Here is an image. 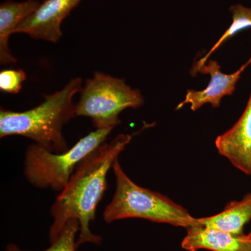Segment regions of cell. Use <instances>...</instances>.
Here are the masks:
<instances>
[{"label":"cell","instance_id":"obj_9","mask_svg":"<svg viewBox=\"0 0 251 251\" xmlns=\"http://www.w3.org/2000/svg\"><path fill=\"white\" fill-rule=\"evenodd\" d=\"M181 248L187 251H250L251 234H233L199 225L186 229Z\"/></svg>","mask_w":251,"mask_h":251},{"label":"cell","instance_id":"obj_10","mask_svg":"<svg viewBox=\"0 0 251 251\" xmlns=\"http://www.w3.org/2000/svg\"><path fill=\"white\" fill-rule=\"evenodd\" d=\"M40 3L36 0L21 2L5 1L0 5V62L9 64L16 62L9 47V39L16 28L37 9Z\"/></svg>","mask_w":251,"mask_h":251},{"label":"cell","instance_id":"obj_8","mask_svg":"<svg viewBox=\"0 0 251 251\" xmlns=\"http://www.w3.org/2000/svg\"><path fill=\"white\" fill-rule=\"evenodd\" d=\"M215 144L220 154L244 174L251 175V94L242 117Z\"/></svg>","mask_w":251,"mask_h":251},{"label":"cell","instance_id":"obj_5","mask_svg":"<svg viewBox=\"0 0 251 251\" xmlns=\"http://www.w3.org/2000/svg\"><path fill=\"white\" fill-rule=\"evenodd\" d=\"M144 103L141 93L122 79L97 72L86 80L75 104V117H89L96 129L120 125L119 115L126 108H138Z\"/></svg>","mask_w":251,"mask_h":251},{"label":"cell","instance_id":"obj_13","mask_svg":"<svg viewBox=\"0 0 251 251\" xmlns=\"http://www.w3.org/2000/svg\"><path fill=\"white\" fill-rule=\"evenodd\" d=\"M79 229L80 225L77 220H69L55 240L51 242L50 247L44 251H75L77 248L75 236ZM6 251H23L15 244H11L6 247Z\"/></svg>","mask_w":251,"mask_h":251},{"label":"cell","instance_id":"obj_4","mask_svg":"<svg viewBox=\"0 0 251 251\" xmlns=\"http://www.w3.org/2000/svg\"><path fill=\"white\" fill-rule=\"evenodd\" d=\"M112 130L104 128L90 132L62 153L52 152L36 144L29 145L26 150L24 163V174L27 181L36 188H50L61 192L77 166L105 143Z\"/></svg>","mask_w":251,"mask_h":251},{"label":"cell","instance_id":"obj_11","mask_svg":"<svg viewBox=\"0 0 251 251\" xmlns=\"http://www.w3.org/2000/svg\"><path fill=\"white\" fill-rule=\"evenodd\" d=\"M251 219V193L241 201H232L216 215L199 218L198 223L204 227L220 229L233 234H244V227Z\"/></svg>","mask_w":251,"mask_h":251},{"label":"cell","instance_id":"obj_7","mask_svg":"<svg viewBox=\"0 0 251 251\" xmlns=\"http://www.w3.org/2000/svg\"><path fill=\"white\" fill-rule=\"evenodd\" d=\"M251 64V57L234 74H225L221 72V66L217 62L209 60L198 70V73L210 75L209 85L204 90H188L184 100L177 105L176 110L187 103H190L193 111H196L206 103H210L213 108H218L221 99L234 93L241 75Z\"/></svg>","mask_w":251,"mask_h":251},{"label":"cell","instance_id":"obj_6","mask_svg":"<svg viewBox=\"0 0 251 251\" xmlns=\"http://www.w3.org/2000/svg\"><path fill=\"white\" fill-rule=\"evenodd\" d=\"M82 0H44L14 31L33 39L57 42L62 36L60 26Z\"/></svg>","mask_w":251,"mask_h":251},{"label":"cell","instance_id":"obj_3","mask_svg":"<svg viewBox=\"0 0 251 251\" xmlns=\"http://www.w3.org/2000/svg\"><path fill=\"white\" fill-rule=\"evenodd\" d=\"M116 187L111 202L105 208L103 219L108 224L125 219H142L187 229L199 226L182 206L161 193L141 187L127 176L118 158L114 163Z\"/></svg>","mask_w":251,"mask_h":251},{"label":"cell","instance_id":"obj_2","mask_svg":"<svg viewBox=\"0 0 251 251\" xmlns=\"http://www.w3.org/2000/svg\"><path fill=\"white\" fill-rule=\"evenodd\" d=\"M82 79L73 78L62 90L44 95V100L35 108L15 112L1 108L0 137L21 135L53 153L67 151L62 133L65 124L75 117L73 98L82 89Z\"/></svg>","mask_w":251,"mask_h":251},{"label":"cell","instance_id":"obj_14","mask_svg":"<svg viewBox=\"0 0 251 251\" xmlns=\"http://www.w3.org/2000/svg\"><path fill=\"white\" fill-rule=\"evenodd\" d=\"M26 80V74L21 69L1 71L0 73V90L6 93L18 94L22 89V84Z\"/></svg>","mask_w":251,"mask_h":251},{"label":"cell","instance_id":"obj_12","mask_svg":"<svg viewBox=\"0 0 251 251\" xmlns=\"http://www.w3.org/2000/svg\"><path fill=\"white\" fill-rule=\"evenodd\" d=\"M229 11L232 14V23L223 36L220 38L219 40L216 43L215 45L211 48L208 53L204 55L202 59L194 66H193L191 74L193 75H196L198 74V70L204 65L208 61L211 54L219 47L223 43L225 42L229 38L232 37L239 31L243 29L251 28V8L245 7L241 4L234 5L229 8Z\"/></svg>","mask_w":251,"mask_h":251},{"label":"cell","instance_id":"obj_1","mask_svg":"<svg viewBox=\"0 0 251 251\" xmlns=\"http://www.w3.org/2000/svg\"><path fill=\"white\" fill-rule=\"evenodd\" d=\"M131 140V135H117L110 143L100 145L77 166L51 207L53 222L50 228V243L67 221L74 219L80 225L77 247L84 243L100 244L102 238L91 232L90 224L95 219L97 206L106 191L108 171Z\"/></svg>","mask_w":251,"mask_h":251},{"label":"cell","instance_id":"obj_15","mask_svg":"<svg viewBox=\"0 0 251 251\" xmlns=\"http://www.w3.org/2000/svg\"><path fill=\"white\" fill-rule=\"evenodd\" d=\"M249 233H250L251 234V232H249Z\"/></svg>","mask_w":251,"mask_h":251},{"label":"cell","instance_id":"obj_16","mask_svg":"<svg viewBox=\"0 0 251 251\" xmlns=\"http://www.w3.org/2000/svg\"></svg>","mask_w":251,"mask_h":251}]
</instances>
